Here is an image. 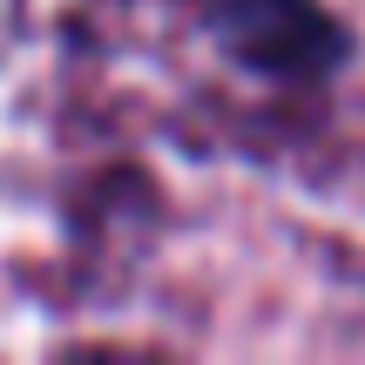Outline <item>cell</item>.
Instances as JSON below:
<instances>
[{"label":"cell","mask_w":365,"mask_h":365,"mask_svg":"<svg viewBox=\"0 0 365 365\" xmlns=\"http://www.w3.org/2000/svg\"><path fill=\"white\" fill-rule=\"evenodd\" d=\"M217 34L230 41L237 61L284 81L325 75L339 61V27L312 0H217Z\"/></svg>","instance_id":"6da1fadb"}]
</instances>
